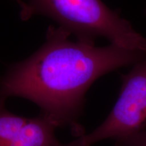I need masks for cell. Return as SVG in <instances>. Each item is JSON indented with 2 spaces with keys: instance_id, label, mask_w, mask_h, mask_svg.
<instances>
[{
  "instance_id": "3",
  "label": "cell",
  "mask_w": 146,
  "mask_h": 146,
  "mask_svg": "<svg viewBox=\"0 0 146 146\" xmlns=\"http://www.w3.org/2000/svg\"><path fill=\"white\" fill-rule=\"evenodd\" d=\"M121 79L119 97L108 116L94 131L67 146H91L106 139L116 143L146 129V56Z\"/></svg>"
},
{
  "instance_id": "4",
  "label": "cell",
  "mask_w": 146,
  "mask_h": 146,
  "mask_svg": "<svg viewBox=\"0 0 146 146\" xmlns=\"http://www.w3.org/2000/svg\"><path fill=\"white\" fill-rule=\"evenodd\" d=\"M58 127L45 116L28 118L21 130L5 146H67L56 137L54 132Z\"/></svg>"
},
{
  "instance_id": "6",
  "label": "cell",
  "mask_w": 146,
  "mask_h": 146,
  "mask_svg": "<svg viewBox=\"0 0 146 146\" xmlns=\"http://www.w3.org/2000/svg\"><path fill=\"white\" fill-rule=\"evenodd\" d=\"M145 13H146V11H145Z\"/></svg>"
},
{
  "instance_id": "5",
  "label": "cell",
  "mask_w": 146,
  "mask_h": 146,
  "mask_svg": "<svg viewBox=\"0 0 146 146\" xmlns=\"http://www.w3.org/2000/svg\"><path fill=\"white\" fill-rule=\"evenodd\" d=\"M116 146H146V129L123 141L116 143Z\"/></svg>"
},
{
  "instance_id": "1",
  "label": "cell",
  "mask_w": 146,
  "mask_h": 146,
  "mask_svg": "<svg viewBox=\"0 0 146 146\" xmlns=\"http://www.w3.org/2000/svg\"><path fill=\"white\" fill-rule=\"evenodd\" d=\"M52 28L43 47L14 66L0 81V97L27 98L58 127L75 125L91 85L111 71L134 65L146 53L110 43L104 47L69 39Z\"/></svg>"
},
{
  "instance_id": "2",
  "label": "cell",
  "mask_w": 146,
  "mask_h": 146,
  "mask_svg": "<svg viewBox=\"0 0 146 146\" xmlns=\"http://www.w3.org/2000/svg\"><path fill=\"white\" fill-rule=\"evenodd\" d=\"M23 7V16H48L80 41L95 44L97 38L104 37L110 43L146 53L145 38L102 0H30Z\"/></svg>"
}]
</instances>
